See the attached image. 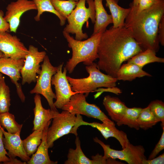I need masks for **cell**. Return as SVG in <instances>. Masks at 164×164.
<instances>
[{
  "mask_svg": "<svg viewBox=\"0 0 164 164\" xmlns=\"http://www.w3.org/2000/svg\"><path fill=\"white\" fill-rule=\"evenodd\" d=\"M87 96L82 93H77L71 97L69 101L62 108L75 115L82 114L98 119L102 122H114L109 119L96 105L88 103L86 101Z\"/></svg>",
  "mask_w": 164,
  "mask_h": 164,
  "instance_id": "7",
  "label": "cell"
},
{
  "mask_svg": "<svg viewBox=\"0 0 164 164\" xmlns=\"http://www.w3.org/2000/svg\"><path fill=\"white\" fill-rule=\"evenodd\" d=\"M158 122L148 106L142 109L137 120L139 128L145 130L152 128Z\"/></svg>",
  "mask_w": 164,
  "mask_h": 164,
  "instance_id": "29",
  "label": "cell"
},
{
  "mask_svg": "<svg viewBox=\"0 0 164 164\" xmlns=\"http://www.w3.org/2000/svg\"><path fill=\"white\" fill-rule=\"evenodd\" d=\"M156 53L153 50L147 49L133 56L127 60V63L135 64L142 68L150 63H164V58L156 56Z\"/></svg>",
  "mask_w": 164,
  "mask_h": 164,
  "instance_id": "23",
  "label": "cell"
},
{
  "mask_svg": "<svg viewBox=\"0 0 164 164\" xmlns=\"http://www.w3.org/2000/svg\"><path fill=\"white\" fill-rule=\"evenodd\" d=\"M94 141L99 144L104 151V158L106 159H118L124 161L128 164H142L147 158L145 155V150L141 145H135L130 143L125 148L121 150H116L110 148L97 137L93 138Z\"/></svg>",
  "mask_w": 164,
  "mask_h": 164,
  "instance_id": "8",
  "label": "cell"
},
{
  "mask_svg": "<svg viewBox=\"0 0 164 164\" xmlns=\"http://www.w3.org/2000/svg\"><path fill=\"white\" fill-rule=\"evenodd\" d=\"M3 11L0 10V32H8L9 30V23L4 18Z\"/></svg>",
  "mask_w": 164,
  "mask_h": 164,
  "instance_id": "39",
  "label": "cell"
},
{
  "mask_svg": "<svg viewBox=\"0 0 164 164\" xmlns=\"http://www.w3.org/2000/svg\"><path fill=\"white\" fill-rule=\"evenodd\" d=\"M34 99L35 107L33 109L34 117L32 130L43 131L48 122L59 112L58 111L44 108L39 94H36Z\"/></svg>",
  "mask_w": 164,
  "mask_h": 164,
  "instance_id": "17",
  "label": "cell"
},
{
  "mask_svg": "<svg viewBox=\"0 0 164 164\" xmlns=\"http://www.w3.org/2000/svg\"><path fill=\"white\" fill-rule=\"evenodd\" d=\"M90 19L92 23L95 21V11L94 0H79L76 7L67 19L68 22L63 30L69 33L75 34V39L82 40L88 38L84 33L82 27Z\"/></svg>",
  "mask_w": 164,
  "mask_h": 164,
  "instance_id": "5",
  "label": "cell"
},
{
  "mask_svg": "<svg viewBox=\"0 0 164 164\" xmlns=\"http://www.w3.org/2000/svg\"><path fill=\"white\" fill-rule=\"evenodd\" d=\"M145 76L152 75L137 65L127 63L121 65L117 73L116 78L118 80L132 81L137 78Z\"/></svg>",
  "mask_w": 164,
  "mask_h": 164,
  "instance_id": "21",
  "label": "cell"
},
{
  "mask_svg": "<svg viewBox=\"0 0 164 164\" xmlns=\"http://www.w3.org/2000/svg\"><path fill=\"white\" fill-rule=\"evenodd\" d=\"M35 4L37 11V15L34 17L37 22L40 20L41 15L45 12H48L56 15L59 19L60 25L63 26L67 19L62 16L55 9L51 0H32Z\"/></svg>",
  "mask_w": 164,
  "mask_h": 164,
  "instance_id": "25",
  "label": "cell"
},
{
  "mask_svg": "<svg viewBox=\"0 0 164 164\" xmlns=\"http://www.w3.org/2000/svg\"><path fill=\"white\" fill-rule=\"evenodd\" d=\"M28 50L21 71L22 85L36 82L41 71L40 63L43 61L46 55L45 51H39L37 47L32 45L29 46Z\"/></svg>",
  "mask_w": 164,
  "mask_h": 164,
  "instance_id": "10",
  "label": "cell"
},
{
  "mask_svg": "<svg viewBox=\"0 0 164 164\" xmlns=\"http://www.w3.org/2000/svg\"><path fill=\"white\" fill-rule=\"evenodd\" d=\"M3 133L0 125V162H3L4 164H7L10 159L7 156L8 152L5 148L3 142Z\"/></svg>",
  "mask_w": 164,
  "mask_h": 164,
  "instance_id": "35",
  "label": "cell"
},
{
  "mask_svg": "<svg viewBox=\"0 0 164 164\" xmlns=\"http://www.w3.org/2000/svg\"><path fill=\"white\" fill-rule=\"evenodd\" d=\"M25 58L15 59L10 57L0 58V73L8 76L16 88L18 95L21 101H25L26 97L21 84L18 81L21 78V71L24 63Z\"/></svg>",
  "mask_w": 164,
  "mask_h": 164,
  "instance_id": "13",
  "label": "cell"
},
{
  "mask_svg": "<svg viewBox=\"0 0 164 164\" xmlns=\"http://www.w3.org/2000/svg\"><path fill=\"white\" fill-rule=\"evenodd\" d=\"M76 116V122L73 129L74 133L77 132V129L81 125H89L97 128L106 140L111 137L116 138L119 142L122 149L126 147L130 143L127 134L123 131L118 129L114 122L112 123H89L84 121L81 115L77 114Z\"/></svg>",
  "mask_w": 164,
  "mask_h": 164,
  "instance_id": "12",
  "label": "cell"
},
{
  "mask_svg": "<svg viewBox=\"0 0 164 164\" xmlns=\"http://www.w3.org/2000/svg\"><path fill=\"white\" fill-rule=\"evenodd\" d=\"M161 138L154 148L149 155L148 159H151L156 157L158 154L164 149V127Z\"/></svg>",
  "mask_w": 164,
  "mask_h": 164,
  "instance_id": "34",
  "label": "cell"
},
{
  "mask_svg": "<svg viewBox=\"0 0 164 164\" xmlns=\"http://www.w3.org/2000/svg\"><path fill=\"white\" fill-rule=\"evenodd\" d=\"M103 32L92 35L84 40H79L71 36L64 31L63 33L68 46L72 50V56L67 62L65 67L69 73H72L77 65L81 62L86 66L91 64L98 58V48Z\"/></svg>",
  "mask_w": 164,
  "mask_h": 164,
  "instance_id": "3",
  "label": "cell"
},
{
  "mask_svg": "<svg viewBox=\"0 0 164 164\" xmlns=\"http://www.w3.org/2000/svg\"><path fill=\"white\" fill-rule=\"evenodd\" d=\"M76 148L69 149L67 155V159L65 164H94V161L87 158L83 152L80 145L79 137L76 136L75 140Z\"/></svg>",
  "mask_w": 164,
  "mask_h": 164,
  "instance_id": "24",
  "label": "cell"
},
{
  "mask_svg": "<svg viewBox=\"0 0 164 164\" xmlns=\"http://www.w3.org/2000/svg\"><path fill=\"white\" fill-rule=\"evenodd\" d=\"M142 108L139 107L127 108L125 114L120 120L117 122L118 126L127 125L131 128L138 130L139 128L137 120Z\"/></svg>",
  "mask_w": 164,
  "mask_h": 164,
  "instance_id": "27",
  "label": "cell"
},
{
  "mask_svg": "<svg viewBox=\"0 0 164 164\" xmlns=\"http://www.w3.org/2000/svg\"><path fill=\"white\" fill-rule=\"evenodd\" d=\"M85 68L89 74L87 77L74 78L67 76L73 91L83 93L88 96L90 92H93L98 88L116 87L117 79L102 73L97 68V63L93 62L90 65L86 66Z\"/></svg>",
  "mask_w": 164,
  "mask_h": 164,
  "instance_id": "4",
  "label": "cell"
},
{
  "mask_svg": "<svg viewBox=\"0 0 164 164\" xmlns=\"http://www.w3.org/2000/svg\"><path fill=\"white\" fill-rule=\"evenodd\" d=\"M41 65V71L39 75L34 87L30 91L31 94H40L46 100L50 109L57 111L54 104L53 99H56L55 94L51 87V79L56 72L57 67H54L46 55Z\"/></svg>",
  "mask_w": 164,
  "mask_h": 164,
  "instance_id": "6",
  "label": "cell"
},
{
  "mask_svg": "<svg viewBox=\"0 0 164 164\" xmlns=\"http://www.w3.org/2000/svg\"><path fill=\"white\" fill-rule=\"evenodd\" d=\"M0 50L5 57L15 59L25 58L28 52L19 39L8 32H0Z\"/></svg>",
  "mask_w": 164,
  "mask_h": 164,
  "instance_id": "15",
  "label": "cell"
},
{
  "mask_svg": "<svg viewBox=\"0 0 164 164\" xmlns=\"http://www.w3.org/2000/svg\"><path fill=\"white\" fill-rule=\"evenodd\" d=\"M158 0H140L136 7H130L131 9L139 12L150 8L156 3Z\"/></svg>",
  "mask_w": 164,
  "mask_h": 164,
  "instance_id": "33",
  "label": "cell"
},
{
  "mask_svg": "<svg viewBox=\"0 0 164 164\" xmlns=\"http://www.w3.org/2000/svg\"><path fill=\"white\" fill-rule=\"evenodd\" d=\"M43 135V131L34 130L26 138L22 140L24 148L29 156L37 151L41 142Z\"/></svg>",
  "mask_w": 164,
  "mask_h": 164,
  "instance_id": "26",
  "label": "cell"
},
{
  "mask_svg": "<svg viewBox=\"0 0 164 164\" xmlns=\"http://www.w3.org/2000/svg\"><path fill=\"white\" fill-rule=\"evenodd\" d=\"M163 16L164 0H158L149 9L139 12L131 9L125 19L124 26L130 30L142 49H149L156 53L159 49V26Z\"/></svg>",
  "mask_w": 164,
  "mask_h": 164,
  "instance_id": "2",
  "label": "cell"
},
{
  "mask_svg": "<svg viewBox=\"0 0 164 164\" xmlns=\"http://www.w3.org/2000/svg\"><path fill=\"white\" fill-rule=\"evenodd\" d=\"M6 9L4 18L9 24L10 31L16 33L22 14L30 10H37V8L32 0H17L9 4Z\"/></svg>",
  "mask_w": 164,
  "mask_h": 164,
  "instance_id": "14",
  "label": "cell"
},
{
  "mask_svg": "<svg viewBox=\"0 0 164 164\" xmlns=\"http://www.w3.org/2000/svg\"><path fill=\"white\" fill-rule=\"evenodd\" d=\"M94 92H97L96 94L94 95L95 99L98 97L104 92H111L116 94L117 95L121 93V91L119 89L116 88V87L112 88H100L97 89Z\"/></svg>",
  "mask_w": 164,
  "mask_h": 164,
  "instance_id": "36",
  "label": "cell"
},
{
  "mask_svg": "<svg viewBox=\"0 0 164 164\" xmlns=\"http://www.w3.org/2000/svg\"><path fill=\"white\" fill-rule=\"evenodd\" d=\"M155 117L159 122H161L164 127V103L161 100L152 101L148 105Z\"/></svg>",
  "mask_w": 164,
  "mask_h": 164,
  "instance_id": "32",
  "label": "cell"
},
{
  "mask_svg": "<svg viewBox=\"0 0 164 164\" xmlns=\"http://www.w3.org/2000/svg\"><path fill=\"white\" fill-rule=\"evenodd\" d=\"M103 0H94L95 21L92 35L100 32H104L108 25L113 23L111 15L108 14L103 5Z\"/></svg>",
  "mask_w": 164,
  "mask_h": 164,
  "instance_id": "20",
  "label": "cell"
},
{
  "mask_svg": "<svg viewBox=\"0 0 164 164\" xmlns=\"http://www.w3.org/2000/svg\"><path fill=\"white\" fill-rule=\"evenodd\" d=\"M106 6L110 11L113 19L114 28L122 27L125 26V19L129 13L130 7L126 9L118 5L119 0H105Z\"/></svg>",
  "mask_w": 164,
  "mask_h": 164,
  "instance_id": "22",
  "label": "cell"
},
{
  "mask_svg": "<svg viewBox=\"0 0 164 164\" xmlns=\"http://www.w3.org/2000/svg\"><path fill=\"white\" fill-rule=\"evenodd\" d=\"M51 1L56 11L66 19L75 9L78 2L75 0Z\"/></svg>",
  "mask_w": 164,
  "mask_h": 164,
  "instance_id": "30",
  "label": "cell"
},
{
  "mask_svg": "<svg viewBox=\"0 0 164 164\" xmlns=\"http://www.w3.org/2000/svg\"><path fill=\"white\" fill-rule=\"evenodd\" d=\"M140 0H133L132 2L130 4V7H136L137 6Z\"/></svg>",
  "mask_w": 164,
  "mask_h": 164,
  "instance_id": "41",
  "label": "cell"
},
{
  "mask_svg": "<svg viewBox=\"0 0 164 164\" xmlns=\"http://www.w3.org/2000/svg\"><path fill=\"white\" fill-rule=\"evenodd\" d=\"M63 65V63L57 67V72L51 79V84L54 86L56 97L54 104L56 108L61 109L69 101L71 96L78 93L72 91L67 78V70L65 67L62 71Z\"/></svg>",
  "mask_w": 164,
  "mask_h": 164,
  "instance_id": "11",
  "label": "cell"
},
{
  "mask_svg": "<svg viewBox=\"0 0 164 164\" xmlns=\"http://www.w3.org/2000/svg\"><path fill=\"white\" fill-rule=\"evenodd\" d=\"M10 101V89L3 76L0 80V114L9 111Z\"/></svg>",
  "mask_w": 164,
  "mask_h": 164,
  "instance_id": "31",
  "label": "cell"
},
{
  "mask_svg": "<svg viewBox=\"0 0 164 164\" xmlns=\"http://www.w3.org/2000/svg\"><path fill=\"white\" fill-rule=\"evenodd\" d=\"M164 164V153H163L157 157L151 159H146L142 164Z\"/></svg>",
  "mask_w": 164,
  "mask_h": 164,
  "instance_id": "38",
  "label": "cell"
},
{
  "mask_svg": "<svg viewBox=\"0 0 164 164\" xmlns=\"http://www.w3.org/2000/svg\"><path fill=\"white\" fill-rule=\"evenodd\" d=\"M3 76L2 74L0 73V80Z\"/></svg>",
  "mask_w": 164,
  "mask_h": 164,
  "instance_id": "43",
  "label": "cell"
},
{
  "mask_svg": "<svg viewBox=\"0 0 164 164\" xmlns=\"http://www.w3.org/2000/svg\"><path fill=\"white\" fill-rule=\"evenodd\" d=\"M52 123L47 132L46 141L49 148L53 147L54 142L61 137L71 133L75 125L76 115L67 111L59 112L53 119Z\"/></svg>",
  "mask_w": 164,
  "mask_h": 164,
  "instance_id": "9",
  "label": "cell"
},
{
  "mask_svg": "<svg viewBox=\"0 0 164 164\" xmlns=\"http://www.w3.org/2000/svg\"><path fill=\"white\" fill-rule=\"evenodd\" d=\"M5 57V55L0 50V58Z\"/></svg>",
  "mask_w": 164,
  "mask_h": 164,
  "instance_id": "42",
  "label": "cell"
},
{
  "mask_svg": "<svg viewBox=\"0 0 164 164\" xmlns=\"http://www.w3.org/2000/svg\"><path fill=\"white\" fill-rule=\"evenodd\" d=\"M4 136L3 142L5 148L8 151L9 158L10 159L19 157L22 161L26 163L30 157L28 155L23 147L22 140L20 137V132L12 134L5 132L1 126Z\"/></svg>",
  "mask_w": 164,
  "mask_h": 164,
  "instance_id": "16",
  "label": "cell"
},
{
  "mask_svg": "<svg viewBox=\"0 0 164 164\" xmlns=\"http://www.w3.org/2000/svg\"><path fill=\"white\" fill-rule=\"evenodd\" d=\"M50 120L45 127L43 131L41 142L36 152L32 155L30 160L26 163L28 164H56L57 161H51L50 158L46 141V135L48 129L51 123Z\"/></svg>",
  "mask_w": 164,
  "mask_h": 164,
  "instance_id": "19",
  "label": "cell"
},
{
  "mask_svg": "<svg viewBox=\"0 0 164 164\" xmlns=\"http://www.w3.org/2000/svg\"><path fill=\"white\" fill-rule=\"evenodd\" d=\"M9 161L7 164H27L26 162H22L21 161L18 160L15 158L10 159Z\"/></svg>",
  "mask_w": 164,
  "mask_h": 164,
  "instance_id": "40",
  "label": "cell"
},
{
  "mask_svg": "<svg viewBox=\"0 0 164 164\" xmlns=\"http://www.w3.org/2000/svg\"><path fill=\"white\" fill-rule=\"evenodd\" d=\"M103 104L108 115L116 123L121 118L128 108L119 98L109 95L104 97Z\"/></svg>",
  "mask_w": 164,
  "mask_h": 164,
  "instance_id": "18",
  "label": "cell"
},
{
  "mask_svg": "<svg viewBox=\"0 0 164 164\" xmlns=\"http://www.w3.org/2000/svg\"><path fill=\"white\" fill-rule=\"evenodd\" d=\"M143 51L125 26H111L102 33L98 48V69L116 78L123 62Z\"/></svg>",
  "mask_w": 164,
  "mask_h": 164,
  "instance_id": "1",
  "label": "cell"
},
{
  "mask_svg": "<svg viewBox=\"0 0 164 164\" xmlns=\"http://www.w3.org/2000/svg\"><path fill=\"white\" fill-rule=\"evenodd\" d=\"M75 0L77 2H78L79 0Z\"/></svg>",
  "mask_w": 164,
  "mask_h": 164,
  "instance_id": "44",
  "label": "cell"
},
{
  "mask_svg": "<svg viewBox=\"0 0 164 164\" xmlns=\"http://www.w3.org/2000/svg\"><path fill=\"white\" fill-rule=\"evenodd\" d=\"M0 125L9 133L15 134L21 132L23 125L18 123L14 115L8 111L0 114Z\"/></svg>",
  "mask_w": 164,
  "mask_h": 164,
  "instance_id": "28",
  "label": "cell"
},
{
  "mask_svg": "<svg viewBox=\"0 0 164 164\" xmlns=\"http://www.w3.org/2000/svg\"><path fill=\"white\" fill-rule=\"evenodd\" d=\"M159 40L162 46H164V16L160 22L158 30Z\"/></svg>",
  "mask_w": 164,
  "mask_h": 164,
  "instance_id": "37",
  "label": "cell"
}]
</instances>
